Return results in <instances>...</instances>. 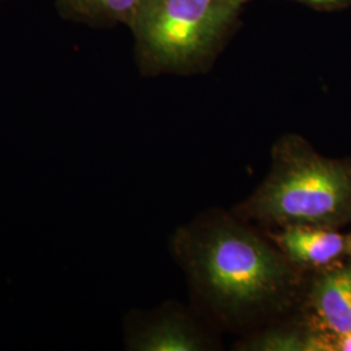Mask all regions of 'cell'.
<instances>
[{
	"mask_svg": "<svg viewBox=\"0 0 351 351\" xmlns=\"http://www.w3.org/2000/svg\"><path fill=\"white\" fill-rule=\"evenodd\" d=\"M234 213L277 228L351 223V159L326 158L306 139L285 134L272 147L263 182Z\"/></svg>",
	"mask_w": 351,
	"mask_h": 351,
	"instance_id": "7a4b0ae2",
	"label": "cell"
},
{
	"mask_svg": "<svg viewBox=\"0 0 351 351\" xmlns=\"http://www.w3.org/2000/svg\"><path fill=\"white\" fill-rule=\"evenodd\" d=\"M246 350L323 351L322 335L315 329H271L245 343Z\"/></svg>",
	"mask_w": 351,
	"mask_h": 351,
	"instance_id": "ba28073f",
	"label": "cell"
},
{
	"mask_svg": "<svg viewBox=\"0 0 351 351\" xmlns=\"http://www.w3.org/2000/svg\"><path fill=\"white\" fill-rule=\"evenodd\" d=\"M128 345L133 350L198 351L203 341L188 319L182 315L160 314L150 316L132 329Z\"/></svg>",
	"mask_w": 351,
	"mask_h": 351,
	"instance_id": "8992f818",
	"label": "cell"
},
{
	"mask_svg": "<svg viewBox=\"0 0 351 351\" xmlns=\"http://www.w3.org/2000/svg\"><path fill=\"white\" fill-rule=\"evenodd\" d=\"M229 0H141L132 29L143 75L188 72L210 60L237 20Z\"/></svg>",
	"mask_w": 351,
	"mask_h": 351,
	"instance_id": "3957f363",
	"label": "cell"
},
{
	"mask_svg": "<svg viewBox=\"0 0 351 351\" xmlns=\"http://www.w3.org/2000/svg\"><path fill=\"white\" fill-rule=\"evenodd\" d=\"M229 1H232L234 4H239V5H242L245 1H249V0H229Z\"/></svg>",
	"mask_w": 351,
	"mask_h": 351,
	"instance_id": "7c38bea8",
	"label": "cell"
},
{
	"mask_svg": "<svg viewBox=\"0 0 351 351\" xmlns=\"http://www.w3.org/2000/svg\"><path fill=\"white\" fill-rule=\"evenodd\" d=\"M297 1H302L306 4H310L315 8L319 10H341V8H346L350 7L351 0H297Z\"/></svg>",
	"mask_w": 351,
	"mask_h": 351,
	"instance_id": "9c48e42d",
	"label": "cell"
},
{
	"mask_svg": "<svg viewBox=\"0 0 351 351\" xmlns=\"http://www.w3.org/2000/svg\"><path fill=\"white\" fill-rule=\"evenodd\" d=\"M176 252L202 295L221 313L250 314L282 304L295 267L249 228L226 217L181 230Z\"/></svg>",
	"mask_w": 351,
	"mask_h": 351,
	"instance_id": "6da1fadb",
	"label": "cell"
},
{
	"mask_svg": "<svg viewBox=\"0 0 351 351\" xmlns=\"http://www.w3.org/2000/svg\"><path fill=\"white\" fill-rule=\"evenodd\" d=\"M280 229L271 239L295 268H328L346 254V237L333 228L290 226Z\"/></svg>",
	"mask_w": 351,
	"mask_h": 351,
	"instance_id": "277c9868",
	"label": "cell"
},
{
	"mask_svg": "<svg viewBox=\"0 0 351 351\" xmlns=\"http://www.w3.org/2000/svg\"><path fill=\"white\" fill-rule=\"evenodd\" d=\"M141 0H56L60 14L90 25L132 24Z\"/></svg>",
	"mask_w": 351,
	"mask_h": 351,
	"instance_id": "52a82bcc",
	"label": "cell"
},
{
	"mask_svg": "<svg viewBox=\"0 0 351 351\" xmlns=\"http://www.w3.org/2000/svg\"><path fill=\"white\" fill-rule=\"evenodd\" d=\"M346 254H349L351 256V234L346 237Z\"/></svg>",
	"mask_w": 351,
	"mask_h": 351,
	"instance_id": "8fae6325",
	"label": "cell"
},
{
	"mask_svg": "<svg viewBox=\"0 0 351 351\" xmlns=\"http://www.w3.org/2000/svg\"><path fill=\"white\" fill-rule=\"evenodd\" d=\"M326 337V350L328 351H351V332L337 336V337Z\"/></svg>",
	"mask_w": 351,
	"mask_h": 351,
	"instance_id": "30bf717a",
	"label": "cell"
},
{
	"mask_svg": "<svg viewBox=\"0 0 351 351\" xmlns=\"http://www.w3.org/2000/svg\"><path fill=\"white\" fill-rule=\"evenodd\" d=\"M316 332L337 337L351 332V267H328L308 295Z\"/></svg>",
	"mask_w": 351,
	"mask_h": 351,
	"instance_id": "5b68a950",
	"label": "cell"
}]
</instances>
